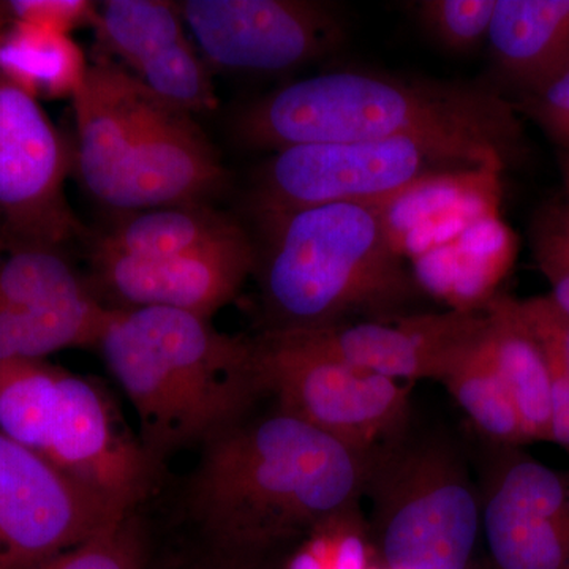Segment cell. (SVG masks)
Listing matches in <instances>:
<instances>
[{
    "mask_svg": "<svg viewBox=\"0 0 569 569\" xmlns=\"http://www.w3.org/2000/svg\"><path fill=\"white\" fill-rule=\"evenodd\" d=\"M97 347L163 477L171 460L200 451L264 397L252 337L217 331L211 318L164 307L112 309Z\"/></svg>",
    "mask_w": 569,
    "mask_h": 569,
    "instance_id": "obj_3",
    "label": "cell"
},
{
    "mask_svg": "<svg viewBox=\"0 0 569 569\" xmlns=\"http://www.w3.org/2000/svg\"><path fill=\"white\" fill-rule=\"evenodd\" d=\"M497 0H422L418 17L441 47L467 54L488 41Z\"/></svg>",
    "mask_w": 569,
    "mask_h": 569,
    "instance_id": "obj_26",
    "label": "cell"
},
{
    "mask_svg": "<svg viewBox=\"0 0 569 569\" xmlns=\"http://www.w3.org/2000/svg\"><path fill=\"white\" fill-rule=\"evenodd\" d=\"M93 28L103 50L133 71L187 39L181 6L162 0H108Z\"/></svg>",
    "mask_w": 569,
    "mask_h": 569,
    "instance_id": "obj_23",
    "label": "cell"
},
{
    "mask_svg": "<svg viewBox=\"0 0 569 569\" xmlns=\"http://www.w3.org/2000/svg\"><path fill=\"white\" fill-rule=\"evenodd\" d=\"M111 307L97 296L51 307L0 313V361L43 359L63 348L97 346Z\"/></svg>",
    "mask_w": 569,
    "mask_h": 569,
    "instance_id": "obj_22",
    "label": "cell"
},
{
    "mask_svg": "<svg viewBox=\"0 0 569 569\" xmlns=\"http://www.w3.org/2000/svg\"><path fill=\"white\" fill-rule=\"evenodd\" d=\"M88 69L70 36L0 14V73L33 99H73Z\"/></svg>",
    "mask_w": 569,
    "mask_h": 569,
    "instance_id": "obj_18",
    "label": "cell"
},
{
    "mask_svg": "<svg viewBox=\"0 0 569 569\" xmlns=\"http://www.w3.org/2000/svg\"><path fill=\"white\" fill-rule=\"evenodd\" d=\"M261 332L392 323L425 295L376 209L326 204L257 216Z\"/></svg>",
    "mask_w": 569,
    "mask_h": 569,
    "instance_id": "obj_4",
    "label": "cell"
},
{
    "mask_svg": "<svg viewBox=\"0 0 569 569\" xmlns=\"http://www.w3.org/2000/svg\"><path fill=\"white\" fill-rule=\"evenodd\" d=\"M96 296L58 247L0 233V313L69 305Z\"/></svg>",
    "mask_w": 569,
    "mask_h": 569,
    "instance_id": "obj_21",
    "label": "cell"
},
{
    "mask_svg": "<svg viewBox=\"0 0 569 569\" xmlns=\"http://www.w3.org/2000/svg\"><path fill=\"white\" fill-rule=\"evenodd\" d=\"M482 310L493 359L529 443L549 441L552 372L545 351L520 316L518 299L497 295Z\"/></svg>",
    "mask_w": 569,
    "mask_h": 569,
    "instance_id": "obj_16",
    "label": "cell"
},
{
    "mask_svg": "<svg viewBox=\"0 0 569 569\" xmlns=\"http://www.w3.org/2000/svg\"><path fill=\"white\" fill-rule=\"evenodd\" d=\"M520 316L548 358L549 366L569 378V313L550 296L519 301Z\"/></svg>",
    "mask_w": 569,
    "mask_h": 569,
    "instance_id": "obj_28",
    "label": "cell"
},
{
    "mask_svg": "<svg viewBox=\"0 0 569 569\" xmlns=\"http://www.w3.org/2000/svg\"><path fill=\"white\" fill-rule=\"evenodd\" d=\"M71 100L78 174L107 208L126 213L200 204L227 186L219 153L192 114L111 59L89 63Z\"/></svg>",
    "mask_w": 569,
    "mask_h": 569,
    "instance_id": "obj_5",
    "label": "cell"
},
{
    "mask_svg": "<svg viewBox=\"0 0 569 569\" xmlns=\"http://www.w3.org/2000/svg\"><path fill=\"white\" fill-rule=\"evenodd\" d=\"M133 74L164 102L189 114L216 110L211 71L187 39L142 63Z\"/></svg>",
    "mask_w": 569,
    "mask_h": 569,
    "instance_id": "obj_25",
    "label": "cell"
},
{
    "mask_svg": "<svg viewBox=\"0 0 569 569\" xmlns=\"http://www.w3.org/2000/svg\"><path fill=\"white\" fill-rule=\"evenodd\" d=\"M252 347L264 396L356 452L367 455L413 417L410 388L400 381L269 332L253 336Z\"/></svg>",
    "mask_w": 569,
    "mask_h": 569,
    "instance_id": "obj_7",
    "label": "cell"
},
{
    "mask_svg": "<svg viewBox=\"0 0 569 569\" xmlns=\"http://www.w3.org/2000/svg\"><path fill=\"white\" fill-rule=\"evenodd\" d=\"M197 456L171 518L194 538L291 559L309 539L361 518L366 455L266 396Z\"/></svg>",
    "mask_w": 569,
    "mask_h": 569,
    "instance_id": "obj_1",
    "label": "cell"
},
{
    "mask_svg": "<svg viewBox=\"0 0 569 569\" xmlns=\"http://www.w3.org/2000/svg\"><path fill=\"white\" fill-rule=\"evenodd\" d=\"M181 11L208 61L227 70L296 69L347 36L339 9L316 0H187Z\"/></svg>",
    "mask_w": 569,
    "mask_h": 569,
    "instance_id": "obj_11",
    "label": "cell"
},
{
    "mask_svg": "<svg viewBox=\"0 0 569 569\" xmlns=\"http://www.w3.org/2000/svg\"><path fill=\"white\" fill-rule=\"evenodd\" d=\"M241 230V224L206 203L162 206L121 213L93 249L134 258H167L217 244Z\"/></svg>",
    "mask_w": 569,
    "mask_h": 569,
    "instance_id": "obj_17",
    "label": "cell"
},
{
    "mask_svg": "<svg viewBox=\"0 0 569 569\" xmlns=\"http://www.w3.org/2000/svg\"><path fill=\"white\" fill-rule=\"evenodd\" d=\"M96 282L112 309L164 307L212 318L253 276L257 244L239 233L204 249L167 258H134L93 249Z\"/></svg>",
    "mask_w": 569,
    "mask_h": 569,
    "instance_id": "obj_13",
    "label": "cell"
},
{
    "mask_svg": "<svg viewBox=\"0 0 569 569\" xmlns=\"http://www.w3.org/2000/svg\"><path fill=\"white\" fill-rule=\"evenodd\" d=\"M70 167L39 100L0 73V233L58 249L84 233L66 198Z\"/></svg>",
    "mask_w": 569,
    "mask_h": 569,
    "instance_id": "obj_12",
    "label": "cell"
},
{
    "mask_svg": "<svg viewBox=\"0 0 569 569\" xmlns=\"http://www.w3.org/2000/svg\"><path fill=\"white\" fill-rule=\"evenodd\" d=\"M127 511L0 432V569L39 567Z\"/></svg>",
    "mask_w": 569,
    "mask_h": 569,
    "instance_id": "obj_10",
    "label": "cell"
},
{
    "mask_svg": "<svg viewBox=\"0 0 569 569\" xmlns=\"http://www.w3.org/2000/svg\"><path fill=\"white\" fill-rule=\"evenodd\" d=\"M569 569V568H568Z\"/></svg>",
    "mask_w": 569,
    "mask_h": 569,
    "instance_id": "obj_33",
    "label": "cell"
},
{
    "mask_svg": "<svg viewBox=\"0 0 569 569\" xmlns=\"http://www.w3.org/2000/svg\"><path fill=\"white\" fill-rule=\"evenodd\" d=\"M441 383L466 415L478 440L498 447L529 443L507 381L493 359L486 317L481 331L452 359Z\"/></svg>",
    "mask_w": 569,
    "mask_h": 569,
    "instance_id": "obj_19",
    "label": "cell"
},
{
    "mask_svg": "<svg viewBox=\"0 0 569 569\" xmlns=\"http://www.w3.org/2000/svg\"><path fill=\"white\" fill-rule=\"evenodd\" d=\"M247 148L408 140L460 168L503 173L520 149L519 119L489 86L372 70H336L283 86L233 119Z\"/></svg>",
    "mask_w": 569,
    "mask_h": 569,
    "instance_id": "obj_2",
    "label": "cell"
},
{
    "mask_svg": "<svg viewBox=\"0 0 569 569\" xmlns=\"http://www.w3.org/2000/svg\"><path fill=\"white\" fill-rule=\"evenodd\" d=\"M290 559L222 548L183 533L174 526L173 546L164 569H288Z\"/></svg>",
    "mask_w": 569,
    "mask_h": 569,
    "instance_id": "obj_27",
    "label": "cell"
},
{
    "mask_svg": "<svg viewBox=\"0 0 569 569\" xmlns=\"http://www.w3.org/2000/svg\"><path fill=\"white\" fill-rule=\"evenodd\" d=\"M485 312H417L392 321H359L310 329L269 332L306 350L332 356L400 383H441L452 359L481 331Z\"/></svg>",
    "mask_w": 569,
    "mask_h": 569,
    "instance_id": "obj_14",
    "label": "cell"
},
{
    "mask_svg": "<svg viewBox=\"0 0 569 569\" xmlns=\"http://www.w3.org/2000/svg\"><path fill=\"white\" fill-rule=\"evenodd\" d=\"M535 252L550 283V298L569 313V212L556 213L539 223Z\"/></svg>",
    "mask_w": 569,
    "mask_h": 569,
    "instance_id": "obj_29",
    "label": "cell"
},
{
    "mask_svg": "<svg viewBox=\"0 0 569 569\" xmlns=\"http://www.w3.org/2000/svg\"><path fill=\"white\" fill-rule=\"evenodd\" d=\"M552 400H550L549 441L559 445L569 455V378L552 369Z\"/></svg>",
    "mask_w": 569,
    "mask_h": 569,
    "instance_id": "obj_32",
    "label": "cell"
},
{
    "mask_svg": "<svg viewBox=\"0 0 569 569\" xmlns=\"http://www.w3.org/2000/svg\"><path fill=\"white\" fill-rule=\"evenodd\" d=\"M0 14L70 36L82 26L93 28L99 9L86 0H10L0 3Z\"/></svg>",
    "mask_w": 569,
    "mask_h": 569,
    "instance_id": "obj_30",
    "label": "cell"
},
{
    "mask_svg": "<svg viewBox=\"0 0 569 569\" xmlns=\"http://www.w3.org/2000/svg\"><path fill=\"white\" fill-rule=\"evenodd\" d=\"M458 440L413 417L366 455L367 533L388 569H468L481 541L477 475Z\"/></svg>",
    "mask_w": 569,
    "mask_h": 569,
    "instance_id": "obj_6",
    "label": "cell"
},
{
    "mask_svg": "<svg viewBox=\"0 0 569 569\" xmlns=\"http://www.w3.org/2000/svg\"><path fill=\"white\" fill-rule=\"evenodd\" d=\"M59 370L43 359L0 361V432L37 455L47 432Z\"/></svg>",
    "mask_w": 569,
    "mask_h": 569,
    "instance_id": "obj_24",
    "label": "cell"
},
{
    "mask_svg": "<svg viewBox=\"0 0 569 569\" xmlns=\"http://www.w3.org/2000/svg\"><path fill=\"white\" fill-rule=\"evenodd\" d=\"M486 43L509 84L537 91L569 66V0H497Z\"/></svg>",
    "mask_w": 569,
    "mask_h": 569,
    "instance_id": "obj_15",
    "label": "cell"
},
{
    "mask_svg": "<svg viewBox=\"0 0 569 569\" xmlns=\"http://www.w3.org/2000/svg\"><path fill=\"white\" fill-rule=\"evenodd\" d=\"M153 501L130 509L88 541L32 569H164L174 527L170 518L157 516Z\"/></svg>",
    "mask_w": 569,
    "mask_h": 569,
    "instance_id": "obj_20",
    "label": "cell"
},
{
    "mask_svg": "<svg viewBox=\"0 0 569 569\" xmlns=\"http://www.w3.org/2000/svg\"><path fill=\"white\" fill-rule=\"evenodd\" d=\"M471 170L408 140L317 142L277 151L254 176L253 216L326 204L378 206L430 174Z\"/></svg>",
    "mask_w": 569,
    "mask_h": 569,
    "instance_id": "obj_8",
    "label": "cell"
},
{
    "mask_svg": "<svg viewBox=\"0 0 569 569\" xmlns=\"http://www.w3.org/2000/svg\"><path fill=\"white\" fill-rule=\"evenodd\" d=\"M522 110L550 137L569 146V66L537 91L523 96Z\"/></svg>",
    "mask_w": 569,
    "mask_h": 569,
    "instance_id": "obj_31",
    "label": "cell"
},
{
    "mask_svg": "<svg viewBox=\"0 0 569 569\" xmlns=\"http://www.w3.org/2000/svg\"><path fill=\"white\" fill-rule=\"evenodd\" d=\"M479 527L493 569L569 568V475L478 440Z\"/></svg>",
    "mask_w": 569,
    "mask_h": 569,
    "instance_id": "obj_9",
    "label": "cell"
}]
</instances>
